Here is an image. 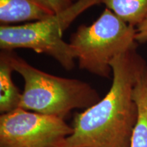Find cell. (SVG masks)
Instances as JSON below:
<instances>
[{
    "label": "cell",
    "mask_w": 147,
    "mask_h": 147,
    "mask_svg": "<svg viewBox=\"0 0 147 147\" xmlns=\"http://www.w3.org/2000/svg\"><path fill=\"white\" fill-rule=\"evenodd\" d=\"M146 65L136 48L116 57L107 94L74 115L72 134L55 147H130L138 117L133 89Z\"/></svg>",
    "instance_id": "cell-1"
},
{
    "label": "cell",
    "mask_w": 147,
    "mask_h": 147,
    "mask_svg": "<svg viewBox=\"0 0 147 147\" xmlns=\"http://www.w3.org/2000/svg\"><path fill=\"white\" fill-rule=\"evenodd\" d=\"M6 51L14 71L24 80L19 108L64 119L73 110H87L102 99L87 82L45 72Z\"/></svg>",
    "instance_id": "cell-2"
},
{
    "label": "cell",
    "mask_w": 147,
    "mask_h": 147,
    "mask_svg": "<svg viewBox=\"0 0 147 147\" xmlns=\"http://www.w3.org/2000/svg\"><path fill=\"white\" fill-rule=\"evenodd\" d=\"M136 27L105 8L89 25H81L71 35L69 45L80 69L102 78L112 74V61L137 48Z\"/></svg>",
    "instance_id": "cell-3"
},
{
    "label": "cell",
    "mask_w": 147,
    "mask_h": 147,
    "mask_svg": "<svg viewBox=\"0 0 147 147\" xmlns=\"http://www.w3.org/2000/svg\"><path fill=\"white\" fill-rule=\"evenodd\" d=\"M99 3L98 0H79L68 10L47 19L21 25H1V51L32 49L52 57L66 70H71L76 57L69 43L63 39L64 31L84 10Z\"/></svg>",
    "instance_id": "cell-4"
},
{
    "label": "cell",
    "mask_w": 147,
    "mask_h": 147,
    "mask_svg": "<svg viewBox=\"0 0 147 147\" xmlns=\"http://www.w3.org/2000/svg\"><path fill=\"white\" fill-rule=\"evenodd\" d=\"M72 132L63 119L21 108L0 116V147H55Z\"/></svg>",
    "instance_id": "cell-5"
},
{
    "label": "cell",
    "mask_w": 147,
    "mask_h": 147,
    "mask_svg": "<svg viewBox=\"0 0 147 147\" xmlns=\"http://www.w3.org/2000/svg\"><path fill=\"white\" fill-rule=\"evenodd\" d=\"M55 14L45 0H0L1 25L42 21Z\"/></svg>",
    "instance_id": "cell-6"
},
{
    "label": "cell",
    "mask_w": 147,
    "mask_h": 147,
    "mask_svg": "<svg viewBox=\"0 0 147 147\" xmlns=\"http://www.w3.org/2000/svg\"><path fill=\"white\" fill-rule=\"evenodd\" d=\"M138 109L130 147H147V65L138 78L133 89Z\"/></svg>",
    "instance_id": "cell-7"
},
{
    "label": "cell",
    "mask_w": 147,
    "mask_h": 147,
    "mask_svg": "<svg viewBox=\"0 0 147 147\" xmlns=\"http://www.w3.org/2000/svg\"><path fill=\"white\" fill-rule=\"evenodd\" d=\"M14 69L6 51L0 53V112L10 113L19 108L22 93L12 78Z\"/></svg>",
    "instance_id": "cell-8"
},
{
    "label": "cell",
    "mask_w": 147,
    "mask_h": 147,
    "mask_svg": "<svg viewBox=\"0 0 147 147\" xmlns=\"http://www.w3.org/2000/svg\"><path fill=\"white\" fill-rule=\"evenodd\" d=\"M121 20L136 27L147 17V0H99Z\"/></svg>",
    "instance_id": "cell-9"
},
{
    "label": "cell",
    "mask_w": 147,
    "mask_h": 147,
    "mask_svg": "<svg viewBox=\"0 0 147 147\" xmlns=\"http://www.w3.org/2000/svg\"><path fill=\"white\" fill-rule=\"evenodd\" d=\"M55 14H60L68 10L79 0H45Z\"/></svg>",
    "instance_id": "cell-10"
},
{
    "label": "cell",
    "mask_w": 147,
    "mask_h": 147,
    "mask_svg": "<svg viewBox=\"0 0 147 147\" xmlns=\"http://www.w3.org/2000/svg\"><path fill=\"white\" fill-rule=\"evenodd\" d=\"M136 40L138 43L144 44L147 42V17L136 27Z\"/></svg>",
    "instance_id": "cell-11"
}]
</instances>
